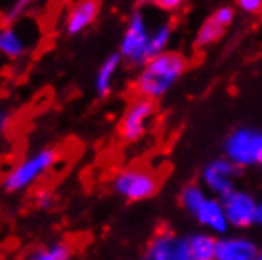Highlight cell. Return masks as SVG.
I'll return each mask as SVG.
<instances>
[{
  "mask_svg": "<svg viewBox=\"0 0 262 260\" xmlns=\"http://www.w3.org/2000/svg\"><path fill=\"white\" fill-rule=\"evenodd\" d=\"M224 158L239 169H251L262 163V133L256 127L242 125L230 131L223 144Z\"/></svg>",
  "mask_w": 262,
  "mask_h": 260,
  "instance_id": "cell-4",
  "label": "cell"
},
{
  "mask_svg": "<svg viewBox=\"0 0 262 260\" xmlns=\"http://www.w3.org/2000/svg\"><path fill=\"white\" fill-rule=\"evenodd\" d=\"M239 175H242V169L230 162L228 158L223 156L211 160L202 171L203 188L216 198H221L232 188H236Z\"/></svg>",
  "mask_w": 262,
  "mask_h": 260,
  "instance_id": "cell-10",
  "label": "cell"
},
{
  "mask_svg": "<svg viewBox=\"0 0 262 260\" xmlns=\"http://www.w3.org/2000/svg\"><path fill=\"white\" fill-rule=\"evenodd\" d=\"M260 249L255 241L243 235H219L215 243V258L213 260H258Z\"/></svg>",
  "mask_w": 262,
  "mask_h": 260,
  "instance_id": "cell-13",
  "label": "cell"
},
{
  "mask_svg": "<svg viewBox=\"0 0 262 260\" xmlns=\"http://www.w3.org/2000/svg\"><path fill=\"white\" fill-rule=\"evenodd\" d=\"M188 67L190 63L183 53L167 48L165 52L152 55L137 67L139 72L133 82V90L137 95L156 103L173 90V85L183 78Z\"/></svg>",
  "mask_w": 262,
  "mask_h": 260,
  "instance_id": "cell-1",
  "label": "cell"
},
{
  "mask_svg": "<svg viewBox=\"0 0 262 260\" xmlns=\"http://www.w3.org/2000/svg\"><path fill=\"white\" fill-rule=\"evenodd\" d=\"M205 188L203 186H200V184H186L183 188V192H181V205H183V209L188 213V215H192L194 211L198 209V205L205 200Z\"/></svg>",
  "mask_w": 262,
  "mask_h": 260,
  "instance_id": "cell-19",
  "label": "cell"
},
{
  "mask_svg": "<svg viewBox=\"0 0 262 260\" xmlns=\"http://www.w3.org/2000/svg\"><path fill=\"white\" fill-rule=\"evenodd\" d=\"M186 249H188V260H213L215 258V243L216 235L209 232H194L186 234Z\"/></svg>",
  "mask_w": 262,
  "mask_h": 260,
  "instance_id": "cell-16",
  "label": "cell"
},
{
  "mask_svg": "<svg viewBox=\"0 0 262 260\" xmlns=\"http://www.w3.org/2000/svg\"><path fill=\"white\" fill-rule=\"evenodd\" d=\"M59 160L61 152L57 148L46 146V148L36 150L33 154L21 158L17 163H13L2 175L0 186L6 194H21L25 190L33 188L40 179H44L59 163Z\"/></svg>",
  "mask_w": 262,
  "mask_h": 260,
  "instance_id": "cell-2",
  "label": "cell"
},
{
  "mask_svg": "<svg viewBox=\"0 0 262 260\" xmlns=\"http://www.w3.org/2000/svg\"><path fill=\"white\" fill-rule=\"evenodd\" d=\"M71 256L72 245H69L67 241H55L50 245H42L27 254L29 260H69Z\"/></svg>",
  "mask_w": 262,
  "mask_h": 260,
  "instance_id": "cell-18",
  "label": "cell"
},
{
  "mask_svg": "<svg viewBox=\"0 0 262 260\" xmlns=\"http://www.w3.org/2000/svg\"><path fill=\"white\" fill-rule=\"evenodd\" d=\"M141 2H148L152 6H156L158 10H162V12L173 13V12H179L188 0H141Z\"/></svg>",
  "mask_w": 262,
  "mask_h": 260,
  "instance_id": "cell-22",
  "label": "cell"
},
{
  "mask_svg": "<svg viewBox=\"0 0 262 260\" xmlns=\"http://www.w3.org/2000/svg\"><path fill=\"white\" fill-rule=\"evenodd\" d=\"M223 203L224 215L230 228L236 230H247L251 226L262 224V205L256 202V198L247 190L232 188L224 196L219 198Z\"/></svg>",
  "mask_w": 262,
  "mask_h": 260,
  "instance_id": "cell-6",
  "label": "cell"
},
{
  "mask_svg": "<svg viewBox=\"0 0 262 260\" xmlns=\"http://www.w3.org/2000/svg\"><path fill=\"white\" fill-rule=\"evenodd\" d=\"M171 40H173V27L167 21L158 23L154 29L148 31V40H146V59L152 55L165 52L169 48Z\"/></svg>",
  "mask_w": 262,
  "mask_h": 260,
  "instance_id": "cell-17",
  "label": "cell"
},
{
  "mask_svg": "<svg viewBox=\"0 0 262 260\" xmlns=\"http://www.w3.org/2000/svg\"><path fill=\"white\" fill-rule=\"evenodd\" d=\"M162 186V175L150 165H127L112 179V192L131 203L146 202L158 194Z\"/></svg>",
  "mask_w": 262,
  "mask_h": 260,
  "instance_id": "cell-3",
  "label": "cell"
},
{
  "mask_svg": "<svg viewBox=\"0 0 262 260\" xmlns=\"http://www.w3.org/2000/svg\"><path fill=\"white\" fill-rule=\"evenodd\" d=\"M190 216L196 219V222L205 232H209V234L216 235V237L228 234V221H226V215H224L223 203L216 196H205V200L198 205V209Z\"/></svg>",
  "mask_w": 262,
  "mask_h": 260,
  "instance_id": "cell-14",
  "label": "cell"
},
{
  "mask_svg": "<svg viewBox=\"0 0 262 260\" xmlns=\"http://www.w3.org/2000/svg\"><path fill=\"white\" fill-rule=\"evenodd\" d=\"M55 203H57L55 194L50 192V190H40V192H36V196H34V205H36L40 211H52V209L55 207Z\"/></svg>",
  "mask_w": 262,
  "mask_h": 260,
  "instance_id": "cell-21",
  "label": "cell"
},
{
  "mask_svg": "<svg viewBox=\"0 0 262 260\" xmlns=\"http://www.w3.org/2000/svg\"><path fill=\"white\" fill-rule=\"evenodd\" d=\"M36 4V0H13L10 10L4 15V21L6 23H12V21H19L21 17H25V13L31 10V8Z\"/></svg>",
  "mask_w": 262,
  "mask_h": 260,
  "instance_id": "cell-20",
  "label": "cell"
},
{
  "mask_svg": "<svg viewBox=\"0 0 262 260\" xmlns=\"http://www.w3.org/2000/svg\"><path fill=\"white\" fill-rule=\"evenodd\" d=\"M156 116V103L146 97H133L118 122V137L125 144H137L150 131L152 120Z\"/></svg>",
  "mask_w": 262,
  "mask_h": 260,
  "instance_id": "cell-5",
  "label": "cell"
},
{
  "mask_svg": "<svg viewBox=\"0 0 262 260\" xmlns=\"http://www.w3.org/2000/svg\"><path fill=\"white\" fill-rule=\"evenodd\" d=\"M10 122H12V114H10V111H8L6 106H2V104H0V137L8 131Z\"/></svg>",
  "mask_w": 262,
  "mask_h": 260,
  "instance_id": "cell-24",
  "label": "cell"
},
{
  "mask_svg": "<svg viewBox=\"0 0 262 260\" xmlns=\"http://www.w3.org/2000/svg\"><path fill=\"white\" fill-rule=\"evenodd\" d=\"M36 31L31 25H21L19 21L0 25V57L8 61H21L29 55L36 42Z\"/></svg>",
  "mask_w": 262,
  "mask_h": 260,
  "instance_id": "cell-8",
  "label": "cell"
},
{
  "mask_svg": "<svg viewBox=\"0 0 262 260\" xmlns=\"http://www.w3.org/2000/svg\"><path fill=\"white\" fill-rule=\"evenodd\" d=\"M148 19L141 10L131 13L127 27L120 38L118 53L122 61L131 67H141L146 61V40H148Z\"/></svg>",
  "mask_w": 262,
  "mask_h": 260,
  "instance_id": "cell-7",
  "label": "cell"
},
{
  "mask_svg": "<svg viewBox=\"0 0 262 260\" xmlns=\"http://www.w3.org/2000/svg\"><path fill=\"white\" fill-rule=\"evenodd\" d=\"M122 57L118 52L106 55L101 65H99L97 72H95V80H93V90L99 99H106L114 91V80L118 76L120 67H122Z\"/></svg>",
  "mask_w": 262,
  "mask_h": 260,
  "instance_id": "cell-15",
  "label": "cell"
},
{
  "mask_svg": "<svg viewBox=\"0 0 262 260\" xmlns=\"http://www.w3.org/2000/svg\"><path fill=\"white\" fill-rule=\"evenodd\" d=\"M236 6L247 15H258L262 10V0H236Z\"/></svg>",
  "mask_w": 262,
  "mask_h": 260,
  "instance_id": "cell-23",
  "label": "cell"
},
{
  "mask_svg": "<svg viewBox=\"0 0 262 260\" xmlns=\"http://www.w3.org/2000/svg\"><path fill=\"white\" fill-rule=\"evenodd\" d=\"M101 13V0H76L63 17V33L67 36H80L97 21Z\"/></svg>",
  "mask_w": 262,
  "mask_h": 260,
  "instance_id": "cell-11",
  "label": "cell"
},
{
  "mask_svg": "<svg viewBox=\"0 0 262 260\" xmlns=\"http://www.w3.org/2000/svg\"><path fill=\"white\" fill-rule=\"evenodd\" d=\"M144 258L148 260H188L186 237L173 232H160L148 241Z\"/></svg>",
  "mask_w": 262,
  "mask_h": 260,
  "instance_id": "cell-12",
  "label": "cell"
},
{
  "mask_svg": "<svg viewBox=\"0 0 262 260\" xmlns=\"http://www.w3.org/2000/svg\"><path fill=\"white\" fill-rule=\"evenodd\" d=\"M236 21V10L232 6H219L216 10L202 21L194 36V48L196 50H207L211 46L219 44L226 36L228 29Z\"/></svg>",
  "mask_w": 262,
  "mask_h": 260,
  "instance_id": "cell-9",
  "label": "cell"
},
{
  "mask_svg": "<svg viewBox=\"0 0 262 260\" xmlns=\"http://www.w3.org/2000/svg\"><path fill=\"white\" fill-rule=\"evenodd\" d=\"M0 84H2V72H0Z\"/></svg>",
  "mask_w": 262,
  "mask_h": 260,
  "instance_id": "cell-25",
  "label": "cell"
}]
</instances>
